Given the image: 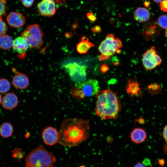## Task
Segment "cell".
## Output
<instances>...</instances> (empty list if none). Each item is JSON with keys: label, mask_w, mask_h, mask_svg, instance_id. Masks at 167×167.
<instances>
[{"label": "cell", "mask_w": 167, "mask_h": 167, "mask_svg": "<svg viewBox=\"0 0 167 167\" xmlns=\"http://www.w3.org/2000/svg\"><path fill=\"white\" fill-rule=\"evenodd\" d=\"M88 120L68 118L62 123L59 131V143L67 146H75L86 140L89 136Z\"/></svg>", "instance_id": "obj_1"}, {"label": "cell", "mask_w": 167, "mask_h": 167, "mask_svg": "<svg viewBox=\"0 0 167 167\" xmlns=\"http://www.w3.org/2000/svg\"><path fill=\"white\" fill-rule=\"evenodd\" d=\"M95 96V112L97 115L103 120L117 118L122 106L117 93L111 90H99Z\"/></svg>", "instance_id": "obj_2"}, {"label": "cell", "mask_w": 167, "mask_h": 167, "mask_svg": "<svg viewBox=\"0 0 167 167\" xmlns=\"http://www.w3.org/2000/svg\"><path fill=\"white\" fill-rule=\"evenodd\" d=\"M26 167H54L56 158L43 146L32 150L25 160Z\"/></svg>", "instance_id": "obj_3"}, {"label": "cell", "mask_w": 167, "mask_h": 167, "mask_svg": "<svg viewBox=\"0 0 167 167\" xmlns=\"http://www.w3.org/2000/svg\"><path fill=\"white\" fill-rule=\"evenodd\" d=\"M122 46V42L119 38H116L112 33L108 34L99 46L98 50L101 53L99 60L102 61L109 59Z\"/></svg>", "instance_id": "obj_4"}, {"label": "cell", "mask_w": 167, "mask_h": 167, "mask_svg": "<svg viewBox=\"0 0 167 167\" xmlns=\"http://www.w3.org/2000/svg\"><path fill=\"white\" fill-rule=\"evenodd\" d=\"M43 33L40 26L37 24L28 26L22 33L24 38L31 48L40 49L42 46Z\"/></svg>", "instance_id": "obj_5"}, {"label": "cell", "mask_w": 167, "mask_h": 167, "mask_svg": "<svg viewBox=\"0 0 167 167\" xmlns=\"http://www.w3.org/2000/svg\"><path fill=\"white\" fill-rule=\"evenodd\" d=\"M161 59L157 54L154 46H152L143 54L142 58V63L144 68L150 71L160 65Z\"/></svg>", "instance_id": "obj_6"}, {"label": "cell", "mask_w": 167, "mask_h": 167, "mask_svg": "<svg viewBox=\"0 0 167 167\" xmlns=\"http://www.w3.org/2000/svg\"><path fill=\"white\" fill-rule=\"evenodd\" d=\"M75 87L80 89L84 96L86 97L95 95L100 88L98 82L95 79L77 83Z\"/></svg>", "instance_id": "obj_7"}, {"label": "cell", "mask_w": 167, "mask_h": 167, "mask_svg": "<svg viewBox=\"0 0 167 167\" xmlns=\"http://www.w3.org/2000/svg\"><path fill=\"white\" fill-rule=\"evenodd\" d=\"M37 8L41 15L48 17L55 15L57 9L54 0H42L37 4Z\"/></svg>", "instance_id": "obj_8"}, {"label": "cell", "mask_w": 167, "mask_h": 167, "mask_svg": "<svg viewBox=\"0 0 167 167\" xmlns=\"http://www.w3.org/2000/svg\"><path fill=\"white\" fill-rule=\"evenodd\" d=\"M42 137L43 142L45 144L53 145L59 141V132L54 127L49 126L43 130Z\"/></svg>", "instance_id": "obj_9"}, {"label": "cell", "mask_w": 167, "mask_h": 167, "mask_svg": "<svg viewBox=\"0 0 167 167\" xmlns=\"http://www.w3.org/2000/svg\"><path fill=\"white\" fill-rule=\"evenodd\" d=\"M70 76L74 80L75 79L84 78L86 76V67L85 66L80 65L76 62L70 63L66 66Z\"/></svg>", "instance_id": "obj_10"}, {"label": "cell", "mask_w": 167, "mask_h": 167, "mask_svg": "<svg viewBox=\"0 0 167 167\" xmlns=\"http://www.w3.org/2000/svg\"><path fill=\"white\" fill-rule=\"evenodd\" d=\"M25 18L23 15L17 12H10L6 17V21L9 25L15 28L23 26L25 24Z\"/></svg>", "instance_id": "obj_11"}, {"label": "cell", "mask_w": 167, "mask_h": 167, "mask_svg": "<svg viewBox=\"0 0 167 167\" xmlns=\"http://www.w3.org/2000/svg\"><path fill=\"white\" fill-rule=\"evenodd\" d=\"M29 46L25 39L22 37L15 38L13 41L12 47L13 49L18 54L19 57L23 58L26 55Z\"/></svg>", "instance_id": "obj_12"}, {"label": "cell", "mask_w": 167, "mask_h": 167, "mask_svg": "<svg viewBox=\"0 0 167 167\" xmlns=\"http://www.w3.org/2000/svg\"><path fill=\"white\" fill-rule=\"evenodd\" d=\"M160 29L155 23L147 24L143 27V35L147 40L157 37L160 34Z\"/></svg>", "instance_id": "obj_13"}, {"label": "cell", "mask_w": 167, "mask_h": 167, "mask_svg": "<svg viewBox=\"0 0 167 167\" xmlns=\"http://www.w3.org/2000/svg\"><path fill=\"white\" fill-rule=\"evenodd\" d=\"M12 83L14 86L18 89H25L28 85L29 79L25 75L17 73L13 78Z\"/></svg>", "instance_id": "obj_14"}, {"label": "cell", "mask_w": 167, "mask_h": 167, "mask_svg": "<svg viewBox=\"0 0 167 167\" xmlns=\"http://www.w3.org/2000/svg\"><path fill=\"white\" fill-rule=\"evenodd\" d=\"M18 103L17 97L12 93L6 94L3 97L2 100L3 107L7 109H11L14 108L17 106Z\"/></svg>", "instance_id": "obj_15"}, {"label": "cell", "mask_w": 167, "mask_h": 167, "mask_svg": "<svg viewBox=\"0 0 167 167\" xmlns=\"http://www.w3.org/2000/svg\"><path fill=\"white\" fill-rule=\"evenodd\" d=\"M130 137L133 142L138 144L145 141L147 138V134L146 131L143 129L137 128L134 129L131 132Z\"/></svg>", "instance_id": "obj_16"}, {"label": "cell", "mask_w": 167, "mask_h": 167, "mask_svg": "<svg viewBox=\"0 0 167 167\" xmlns=\"http://www.w3.org/2000/svg\"><path fill=\"white\" fill-rule=\"evenodd\" d=\"M150 14L149 11L147 9L139 7L135 11L134 18L135 20L139 23L147 21L150 18Z\"/></svg>", "instance_id": "obj_17"}, {"label": "cell", "mask_w": 167, "mask_h": 167, "mask_svg": "<svg viewBox=\"0 0 167 167\" xmlns=\"http://www.w3.org/2000/svg\"><path fill=\"white\" fill-rule=\"evenodd\" d=\"M126 87V90L127 94L130 96H140L141 91L139 84L136 80L128 79Z\"/></svg>", "instance_id": "obj_18"}, {"label": "cell", "mask_w": 167, "mask_h": 167, "mask_svg": "<svg viewBox=\"0 0 167 167\" xmlns=\"http://www.w3.org/2000/svg\"><path fill=\"white\" fill-rule=\"evenodd\" d=\"M94 46L93 44L89 41L88 38L84 36L77 45L76 50L79 54H85L91 48Z\"/></svg>", "instance_id": "obj_19"}, {"label": "cell", "mask_w": 167, "mask_h": 167, "mask_svg": "<svg viewBox=\"0 0 167 167\" xmlns=\"http://www.w3.org/2000/svg\"><path fill=\"white\" fill-rule=\"evenodd\" d=\"M13 40L8 35L3 34L0 35V48L4 50H7L12 46Z\"/></svg>", "instance_id": "obj_20"}, {"label": "cell", "mask_w": 167, "mask_h": 167, "mask_svg": "<svg viewBox=\"0 0 167 167\" xmlns=\"http://www.w3.org/2000/svg\"><path fill=\"white\" fill-rule=\"evenodd\" d=\"M13 131V127L9 122L4 123L0 127V135L3 138H8L11 136Z\"/></svg>", "instance_id": "obj_21"}, {"label": "cell", "mask_w": 167, "mask_h": 167, "mask_svg": "<svg viewBox=\"0 0 167 167\" xmlns=\"http://www.w3.org/2000/svg\"><path fill=\"white\" fill-rule=\"evenodd\" d=\"M11 88L10 84L7 79H0V92L4 93L9 91Z\"/></svg>", "instance_id": "obj_22"}, {"label": "cell", "mask_w": 167, "mask_h": 167, "mask_svg": "<svg viewBox=\"0 0 167 167\" xmlns=\"http://www.w3.org/2000/svg\"><path fill=\"white\" fill-rule=\"evenodd\" d=\"M158 26L163 29L167 28V15H160L157 19Z\"/></svg>", "instance_id": "obj_23"}, {"label": "cell", "mask_w": 167, "mask_h": 167, "mask_svg": "<svg viewBox=\"0 0 167 167\" xmlns=\"http://www.w3.org/2000/svg\"><path fill=\"white\" fill-rule=\"evenodd\" d=\"M148 89L150 93L152 94H155L159 92L161 90L158 84H153L149 85Z\"/></svg>", "instance_id": "obj_24"}, {"label": "cell", "mask_w": 167, "mask_h": 167, "mask_svg": "<svg viewBox=\"0 0 167 167\" xmlns=\"http://www.w3.org/2000/svg\"><path fill=\"white\" fill-rule=\"evenodd\" d=\"M72 92L73 96L75 97L83 98L84 97L81 90L76 87L73 88Z\"/></svg>", "instance_id": "obj_25"}, {"label": "cell", "mask_w": 167, "mask_h": 167, "mask_svg": "<svg viewBox=\"0 0 167 167\" xmlns=\"http://www.w3.org/2000/svg\"><path fill=\"white\" fill-rule=\"evenodd\" d=\"M5 0H0V19H2V16L6 14V7Z\"/></svg>", "instance_id": "obj_26"}, {"label": "cell", "mask_w": 167, "mask_h": 167, "mask_svg": "<svg viewBox=\"0 0 167 167\" xmlns=\"http://www.w3.org/2000/svg\"><path fill=\"white\" fill-rule=\"evenodd\" d=\"M12 156L14 159L19 160L23 158V154L20 150L16 149L13 151Z\"/></svg>", "instance_id": "obj_27"}, {"label": "cell", "mask_w": 167, "mask_h": 167, "mask_svg": "<svg viewBox=\"0 0 167 167\" xmlns=\"http://www.w3.org/2000/svg\"><path fill=\"white\" fill-rule=\"evenodd\" d=\"M7 29V26L6 23L2 19H0V35L4 34Z\"/></svg>", "instance_id": "obj_28"}, {"label": "cell", "mask_w": 167, "mask_h": 167, "mask_svg": "<svg viewBox=\"0 0 167 167\" xmlns=\"http://www.w3.org/2000/svg\"><path fill=\"white\" fill-rule=\"evenodd\" d=\"M34 0H21L23 5L25 7H29L33 4Z\"/></svg>", "instance_id": "obj_29"}, {"label": "cell", "mask_w": 167, "mask_h": 167, "mask_svg": "<svg viewBox=\"0 0 167 167\" xmlns=\"http://www.w3.org/2000/svg\"><path fill=\"white\" fill-rule=\"evenodd\" d=\"M109 68L106 63L102 64L100 66V70L103 73H106L109 70Z\"/></svg>", "instance_id": "obj_30"}, {"label": "cell", "mask_w": 167, "mask_h": 167, "mask_svg": "<svg viewBox=\"0 0 167 167\" xmlns=\"http://www.w3.org/2000/svg\"><path fill=\"white\" fill-rule=\"evenodd\" d=\"M87 17L90 21L93 22L96 20V17L94 14L90 12H88L87 14Z\"/></svg>", "instance_id": "obj_31"}, {"label": "cell", "mask_w": 167, "mask_h": 167, "mask_svg": "<svg viewBox=\"0 0 167 167\" xmlns=\"http://www.w3.org/2000/svg\"><path fill=\"white\" fill-rule=\"evenodd\" d=\"M160 6L162 11L167 12V0H164L161 2Z\"/></svg>", "instance_id": "obj_32"}, {"label": "cell", "mask_w": 167, "mask_h": 167, "mask_svg": "<svg viewBox=\"0 0 167 167\" xmlns=\"http://www.w3.org/2000/svg\"><path fill=\"white\" fill-rule=\"evenodd\" d=\"M91 31L95 33H98L101 32V27L98 25H96L92 28L91 29Z\"/></svg>", "instance_id": "obj_33"}, {"label": "cell", "mask_w": 167, "mask_h": 167, "mask_svg": "<svg viewBox=\"0 0 167 167\" xmlns=\"http://www.w3.org/2000/svg\"><path fill=\"white\" fill-rule=\"evenodd\" d=\"M162 136L165 142L167 143V125L164 127L162 132Z\"/></svg>", "instance_id": "obj_34"}, {"label": "cell", "mask_w": 167, "mask_h": 167, "mask_svg": "<svg viewBox=\"0 0 167 167\" xmlns=\"http://www.w3.org/2000/svg\"><path fill=\"white\" fill-rule=\"evenodd\" d=\"M133 167H146V166L142 163L138 162Z\"/></svg>", "instance_id": "obj_35"}, {"label": "cell", "mask_w": 167, "mask_h": 167, "mask_svg": "<svg viewBox=\"0 0 167 167\" xmlns=\"http://www.w3.org/2000/svg\"><path fill=\"white\" fill-rule=\"evenodd\" d=\"M139 121V123L141 124H143L144 122V120L142 118H140Z\"/></svg>", "instance_id": "obj_36"}, {"label": "cell", "mask_w": 167, "mask_h": 167, "mask_svg": "<svg viewBox=\"0 0 167 167\" xmlns=\"http://www.w3.org/2000/svg\"><path fill=\"white\" fill-rule=\"evenodd\" d=\"M164 0H153V1L157 3H161L162 1H163Z\"/></svg>", "instance_id": "obj_37"}, {"label": "cell", "mask_w": 167, "mask_h": 167, "mask_svg": "<svg viewBox=\"0 0 167 167\" xmlns=\"http://www.w3.org/2000/svg\"><path fill=\"white\" fill-rule=\"evenodd\" d=\"M148 2H144V5L145 6H146L147 7H148L147 5H148V6H149V4H148Z\"/></svg>", "instance_id": "obj_38"}, {"label": "cell", "mask_w": 167, "mask_h": 167, "mask_svg": "<svg viewBox=\"0 0 167 167\" xmlns=\"http://www.w3.org/2000/svg\"><path fill=\"white\" fill-rule=\"evenodd\" d=\"M2 96L0 94V104L1 103L2 101Z\"/></svg>", "instance_id": "obj_39"}, {"label": "cell", "mask_w": 167, "mask_h": 167, "mask_svg": "<svg viewBox=\"0 0 167 167\" xmlns=\"http://www.w3.org/2000/svg\"><path fill=\"white\" fill-rule=\"evenodd\" d=\"M165 34L166 37H167V28L166 29L165 31Z\"/></svg>", "instance_id": "obj_40"}, {"label": "cell", "mask_w": 167, "mask_h": 167, "mask_svg": "<svg viewBox=\"0 0 167 167\" xmlns=\"http://www.w3.org/2000/svg\"><path fill=\"white\" fill-rule=\"evenodd\" d=\"M80 167H85V166H80Z\"/></svg>", "instance_id": "obj_41"}]
</instances>
